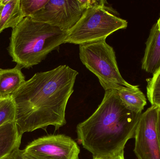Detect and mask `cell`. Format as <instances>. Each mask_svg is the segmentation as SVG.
<instances>
[{
    "label": "cell",
    "mask_w": 160,
    "mask_h": 159,
    "mask_svg": "<svg viewBox=\"0 0 160 159\" xmlns=\"http://www.w3.org/2000/svg\"><path fill=\"white\" fill-rule=\"evenodd\" d=\"M78 74L68 65H60L35 74L11 95L20 134L49 126L58 130L66 124V109Z\"/></svg>",
    "instance_id": "obj_1"
},
{
    "label": "cell",
    "mask_w": 160,
    "mask_h": 159,
    "mask_svg": "<svg viewBox=\"0 0 160 159\" xmlns=\"http://www.w3.org/2000/svg\"><path fill=\"white\" fill-rule=\"evenodd\" d=\"M142 114L127 109L117 90L106 91L97 110L77 126L78 142L93 158H115L134 138Z\"/></svg>",
    "instance_id": "obj_2"
},
{
    "label": "cell",
    "mask_w": 160,
    "mask_h": 159,
    "mask_svg": "<svg viewBox=\"0 0 160 159\" xmlns=\"http://www.w3.org/2000/svg\"><path fill=\"white\" fill-rule=\"evenodd\" d=\"M67 35L58 27L27 17L12 29L8 50L12 61L29 69L58 50L65 43Z\"/></svg>",
    "instance_id": "obj_3"
},
{
    "label": "cell",
    "mask_w": 160,
    "mask_h": 159,
    "mask_svg": "<svg viewBox=\"0 0 160 159\" xmlns=\"http://www.w3.org/2000/svg\"><path fill=\"white\" fill-rule=\"evenodd\" d=\"M106 1L85 10L78 22L67 32L65 43L85 44L106 40L116 31L126 29L128 22L105 6Z\"/></svg>",
    "instance_id": "obj_4"
},
{
    "label": "cell",
    "mask_w": 160,
    "mask_h": 159,
    "mask_svg": "<svg viewBox=\"0 0 160 159\" xmlns=\"http://www.w3.org/2000/svg\"><path fill=\"white\" fill-rule=\"evenodd\" d=\"M79 57L83 64L98 77L105 91L137 87L131 85L122 77L113 48L105 40L80 45Z\"/></svg>",
    "instance_id": "obj_5"
},
{
    "label": "cell",
    "mask_w": 160,
    "mask_h": 159,
    "mask_svg": "<svg viewBox=\"0 0 160 159\" xmlns=\"http://www.w3.org/2000/svg\"><path fill=\"white\" fill-rule=\"evenodd\" d=\"M84 11L80 0H49L42 9L30 17L67 32L78 21Z\"/></svg>",
    "instance_id": "obj_6"
},
{
    "label": "cell",
    "mask_w": 160,
    "mask_h": 159,
    "mask_svg": "<svg viewBox=\"0 0 160 159\" xmlns=\"http://www.w3.org/2000/svg\"><path fill=\"white\" fill-rule=\"evenodd\" d=\"M35 159H79L78 143L64 134H52L34 140L24 149Z\"/></svg>",
    "instance_id": "obj_7"
},
{
    "label": "cell",
    "mask_w": 160,
    "mask_h": 159,
    "mask_svg": "<svg viewBox=\"0 0 160 159\" xmlns=\"http://www.w3.org/2000/svg\"><path fill=\"white\" fill-rule=\"evenodd\" d=\"M158 106L151 105L141 115L135 131L134 152L139 159H160L157 129Z\"/></svg>",
    "instance_id": "obj_8"
},
{
    "label": "cell",
    "mask_w": 160,
    "mask_h": 159,
    "mask_svg": "<svg viewBox=\"0 0 160 159\" xmlns=\"http://www.w3.org/2000/svg\"><path fill=\"white\" fill-rule=\"evenodd\" d=\"M142 68L147 72L154 74L160 67V19L151 28L146 43Z\"/></svg>",
    "instance_id": "obj_9"
},
{
    "label": "cell",
    "mask_w": 160,
    "mask_h": 159,
    "mask_svg": "<svg viewBox=\"0 0 160 159\" xmlns=\"http://www.w3.org/2000/svg\"><path fill=\"white\" fill-rule=\"evenodd\" d=\"M22 137L15 122H8L0 127V159H6L19 148Z\"/></svg>",
    "instance_id": "obj_10"
},
{
    "label": "cell",
    "mask_w": 160,
    "mask_h": 159,
    "mask_svg": "<svg viewBox=\"0 0 160 159\" xmlns=\"http://www.w3.org/2000/svg\"><path fill=\"white\" fill-rule=\"evenodd\" d=\"M21 69L18 64L12 69H0V98L10 97L25 82Z\"/></svg>",
    "instance_id": "obj_11"
},
{
    "label": "cell",
    "mask_w": 160,
    "mask_h": 159,
    "mask_svg": "<svg viewBox=\"0 0 160 159\" xmlns=\"http://www.w3.org/2000/svg\"><path fill=\"white\" fill-rule=\"evenodd\" d=\"M117 92L121 102L127 109L136 114H142L147 105V100L138 86L135 88H122L117 90Z\"/></svg>",
    "instance_id": "obj_12"
},
{
    "label": "cell",
    "mask_w": 160,
    "mask_h": 159,
    "mask_svg": "<svg viewBox=\"0 0 160 159\" xmlns=\"http://www.w3.org/2000/svg\"><path fill=\"white\" fill-rule=\"evenodd\" d=\"M21 0H5L0 16V34L5 29L16 27L23 19Z\"/></svg>",
    "instance_id": "obj_13"
},
{
    "label": "cell",
    "mask_w": 160,
    "mask_h": 159,
    "mask_svg": "<svg viewBox=\"0 0 160 159\" xmlns=\"http://www.w3.org/2000/svg\"><path fill=\"white\" fill-rule=\"evenodd\" d=\"M147 97L152 105L160 106V67L147 79Z\"/></svg>",
    "instance_id": "obj_14"
},
{
    "label": "cell",
    "mask_w": 160,
    "mask_h": 159,
    "mask_svg": "<svg viewBox=\"0 0 160 159\" xmlns=\"http://www.w3.org/2000/svg\"><path fill=\"white\" fill-rule=\"evenodd\" d=\"M16 107L11 96L0 98V127L10 122H15Z\"/></svg>",
    "instance_id": "obj_15"
},
{
    "label": "cell",
    "mask_w": 160,
    "mask_h": 159,
    "mask_svg": "<svg viewBox=\"0 0 160 159\" xmlns=\"http://www.w3.org/2000/svg\"><path fill=\"white\" fill-rule=\"evenodd\" d=\"M49 0H21L22 14L23 18L31 17L42 9Z\"/></svg>",
    "instance_id": "obj_16"
},
{
    "label": "cell",
    "mask_w": 160,
    "mask_h": 159,
    "mask_svg": "<svg viewBox=\"0 0 160 159\" xmlns=\"http://www.w3.org/2000/svg\"><path fill=\"white\" fill-rule=\"evenodd\" d=\"M6 159H35L27 154L24 149L21 150L17 148Z\"/></svg>",
    "instance_id": "obj_17"
},
{
    "label": "cell",
    "mask_w": 160,
    "mask_h": 159,
    "mask_svg": "<svg viewBox=\"0 0 160 159\" xmlns=\"http://www.w3.org/2000/svg\"><path fill=\"white\" fill-rule=\"evenodd\" d=\"M156 129L158 139L159 143L160 146V106H158V118H157V124H156Z\"/></svg>",
    "instance_id": "obj_18"
},
{
    "label": "cell",
    "mask_w": 160,
    "mask_h": 159,
    "mask_svg": "<svg viewBox=\"0 0 160 159\" xmlns=\"http://www.w3.org/2000/svg\"><path fill=\"white\" fill-rule=\"evenodd\" d=\"M5 1V0H0V16H1L2 9L4 5Z\"/></svg>",
    "instance_id": "obj_19"
},
{
    "label": "cell",
    "mask_w": 160,
    "mask_h": 159,
    "mask_svg": "<svg viewBox=\"0 0 160 159\" xmlns=\"http://www.w3.org/2000/svg\"><path fill=\"white\" fill-rule=\"evenodd\" d=\"M116 159H125V157H124V151L121 152V153L117 157Z\"/></svg>",
    "instance_id": "obj_20"
},
{
    "label": "cell",
    "mask_w": 160,
    "mask_h": 159,
    "mask_svg": "<svg viewBox=\"0 0 160 159\" xmlns=\"http://www.w3.org/2000/svg\"><path fill=\"white\" fill-rule=\"evenodd\" d=\"M93 159H116V158L114 159H107V158H93Z\"/></svg>",
    "instance_id": "obj_21"
},
{
    "label": "cell",
    "mask_w": 160,
    "mask_h": 159,
    "mask_svg": "<svg viewBox=\"0 0 160 159\" xmlns=\"http://www.w3.org/2000/svg\"><path fill=\"white\" fill-rule=\"evenodd\" d=\"M159 18L160 19V18Z\"/></svg>",
    "instance_id": "obj_22"
}]
</instances>
